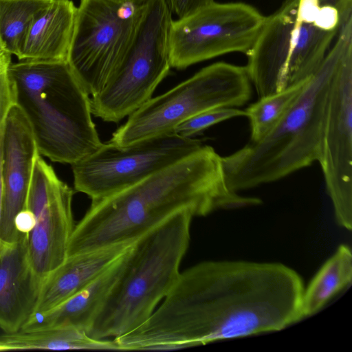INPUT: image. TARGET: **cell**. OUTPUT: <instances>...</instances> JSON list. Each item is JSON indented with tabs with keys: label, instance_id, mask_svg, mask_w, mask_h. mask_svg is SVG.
I'll list each match as a JSON object with an SVG mask.
<instances>
[{
	"label": "cell",
	"instance_id": "3",
	"mask_svg": "<svg viewBox=\"0 0 352 352\" xmlns=\"http://www.w3.org/2000/svg\"><path fill=\"white\" fill-rule=\"evenodd\" d=\"M352 47V21L344 23L318 69L279 123L263 138L221 157L226 184L236 192L278 181L318 162L333 80Z\"/></svg>",
	"mask_w": 352,
	"mask_h": 352
},
{
	"label": "cell",
	"instance_id": "31",
	"mask_svg": "<svg viewBox=\"0 0 352 352\" xmlns=\"http://www.w3.org/2000/svg\"><path fill=\"white\" fill-rule=\"evenodd\" d=\"M3 50V47H2L1 43V41H0V50Z\"/></svg>",
	"mask_w": 352,
	"mask_h": 352
},
{
	"label": "cell",
	"instance_id": "12",
	"mask_svg": "<svg viewBox=\"0 0 352 352\" xmlns=\"http://www.w3.org/2000/svg\"><path fill=\"white\" fill-rule=\"evenodd\" d=\"M74 190L38 155L34 162L26 207L36 223L28 233V256L34 272L45 278L67 258L75 224Z\"/></svg>",
	"mask_w": 352,
	"mask_h": 352
},
{
	"label": "cell",
	"instance_id": "7",
	"mask_svg": "<svg viewBox=\"0 0 352 352\" xmlns=\"http://www.w3.org/2000/svg\"><path fill=\"white\" fill-rule=\"evenodd\" d=\"M296 1L283 2L265 18L245 66L258 98L277 93L311 77L323 62L339 31L298 20Z\"/></svg>",
	"mask_w": 352,
	"mask_h": 352
},
{
	"label": "cell",
	"instance_id": "6",
	"mask_svg": "<svg viewBox=\"0 0 352 352\" xmlns=\"http://www.w3.org/2000/svg\"><path fill=\"white\" fill-rule=\"evenodd\" d=\"M252 96V82L245 66L218 62L205 67L187 80L151 98L128 116L109 141L126 146L173 132L175 128L203 111L238 107Z\"/></svg>",
	"mask_w": 352,
	"mask_h": 352
},
{
	"label": "cell",
	"instance_id": "26",
	"mask_svg": "<svg viewBox=\"0 0 352 352\" xmlns=\"http://www.w3.org/2000/svg\"><path fill=\"white\" fill-rule=\"evenodd\" d=\"M14 223L18 232L28 234L34 227L36 220L33 213L25 208L16 214Z\"/></svg>",
	"mask_w": 352,
	"mask_h": 352
},
{
	"label": "cell",
	"instance_id": "23",
	"mask_svg": "<svg viewBox=\"0 0 352 352\" xmlns=\"http://www.w3.org/2000/svg\"><path fill=\"white\" fill-rule=\"evenodd\" d=\"M245 116L243 110L235 107L209 109L198 113L177 126L173 132L186 138H193L211 126L236 117Z\"/></svg>",
	"mask_w": 352,
	"mask_h": 352
},
{
	"label": "cell",
	"instance_id": "27",
	"mask_svg": "<svg viewBox=\"0 0 352 352\" xmlns=\"http://www.w3.org/2000/svg\"><path fill=\"white\" fill-rule=\"evenodd\" d=\"M3 124L0 127V203L2 201L3 195V182H2V174H1V163H2V140H3Z\"/></svg>",
	"mask_w": 352,
	"mask_h": 352
},
{
	"label": "cell",
	"instance_id": "20",
	"mask_svg": "<svg viewBox=\"0 0 352 352\" xmlns=\"http://www.w3.org/2000/svg\"><path fill=\"white\" fill-rule=\"evenodd\" d=\"M352 279V253L349 246L340 245L322 265L306 289L301 302L302 318L320 310Z\"/></svg>",
	"mask_w": 352,
	"mask_h": 352
},
{
	"label": "cell",
	"instance_id": "14",
	"mask_svg": "<svg viewBox=\"0 0 352 352\" xmlns=\"http://www.w3.org/2000/svg\"><path fill=\"white\" fill-rule=\"evenodd\" d=\"M40 155L30 124L21 110L13 104L3 124L1 174L3 195L0 236L8 245L22 233L14 226V218L25 209L34 164Z\"/></svg>",
	"mask_w": 352,
	"mask_h": 352
},
{
	"label": "cell",
	"instance_id": "16",
	"mask_svg": "<svg viewBox=\"0 0 352 352\" xmlns=\"http://www.w3.org/2000/svg\"><path fill=\"white\" fill-rule=\"evenodd\" d=\"M132 243L117 244L67 256L44 278L34 314L47 311L85 289Z\"/></svg>",
	"mask_w": 352,
	"mask_h": 352
},
{
	"label": "cell",
	"instance_id": "19",
	"mask_svg": "<svg viewBox=\"0 0 352 352\" xmlns=\"http://www.w3.org/2000/svg\"><path fill=\"white\" fill-rule=\"evenodd\" d=\"M30 349L122 351L114 339H94L85 331L74 327L19 331L0 335V351Z\"/></svg>",
	"mask_w": 352,
	"mask_h": 352
},
{
	"label": "cell",
	"instance_id": "28",
	"mask_svg": "<svg viewBox=\"0 0 352 352\" xmlns=\"http://www.w3.org/2000/svg\"><path fill=\"white\" fill-rule=\"evenodd\" d=\"M116 2H120V3H134V4H145L149 0H110Z\"/></svg>",
	"mask_w": 352,
	"mask_h": 352
},
{
	"label": "cell",
	"instance_id": "5",
	"mask_svg": "<svg viewBox=\"0 0 352 352\" xmlns=\"http://www.w3.org/2000/svg\"><path fill=\"white\" fill-rule=\"evenodd\" d=\"M193 214L181 211L135 241L124 268L87 334L114 338L145 322L177 282Z\"/></svg>",
	"mask_w": 352,
	"mask_h": 352
},
{
	"label": "cell",
	"instance_id": "9",
	"mask_svg": "<svg viewBox=\"0 0 352 352\" xmlns=\"http://www.w3.org/2000/svg\"><path fill=\"white\" fill-rule=\"evenodd\" d=\"M145 4L80 1L67 62L89 95L98 93L121 63Z\"/></svg>",
	"mask_w": 352,
	"mask_h": 352
},
{
	"label": "cell",
	"instance_id": "10",
	"mask_svg": "<svg viewBox=\"0 0 352 352\" xmlns=\"http://www.w3.org/2000/svg\"><path fill=\"white\" fill-rule=\"evenodd\" d=\"M203 143L174 132L118 146L109 142L71 164L74 189L91 201L108 197L146 179L199 149Z\"/></svg>",
	"mask_w": 352,
	"mask_h": 352
},
{
	"label": "cell",
	"instance_id": "4",
	"mask_svg": "<svg viewBox=\"0 0 352 352\" xmlns=\"http://www.w3.org/2000/svg\"><path fill=\"white\" fill-rule=\"evenodd\" d=\"M14 104L28 120L40 155L72 164L102 144L91 99L67 61L11 63Z\"/></svg>",
	"mask_w": 352,
	"mask_h": 352
},
{
	"label": "cell",
	"instance_id": "30",
	"mask_svg": "<svg viewBox=\"0 0 352 352\" xmlns=\"http://www.w3.org/2000/svg\"><path fill=\"white\" fill-rule=\"evenodd\" d=\"M297 1V0H285V2H291V1Z\"/></svg>",
	"mask_w": 352,
	"mask_h": 352
},
{
	"label": "cell",
	"instance_id": "8",
	"mask_svg": "<svg viewBox=\"0 0 352 352\" xmlns=\"http://www.w3.org/2000/svg\"><path fill=\"white\" fill-rule=\"evenodd\" d=\"M172 12L167 0L144 6L132 43L103 88L92 96V114L118 122L149 100L171 68L169 30Z\"/></svg>",
	"mask_w": 352,
	"mask_h": 352
},
{
	"label": "cell",
	"instance_id": "24",
	"mask_svg": "<svg viewBox=\"0 0 352 352\" xmlns=\"http://www.w3.org/2000/svg\"><path fill=\"white\" fill-rule=\"evenodd\" d=\"M11 54L5 50H0V127L13 104L14 94L9 76V67L11 63Z\"/></svg>",
	"mask_w": 352,
	"mask_h": 352
},
{
	"label": "cell",
	"instance_id": "15",
	"mask_svg": "<svg viewBox=\"0 0 352 352\" xmlns=\"http://www.w3.org/2000/svg\"><path fill=\"white\" fill-rule=\"evenodd\" d=\"M27 240L22 233L0 256V328L5 333L20 331L34 314L44 280L30 265Z\"/></svg>",
	"mask_w": 352,
	"mask_h": 352
},
{
	"label": "cell",
	"instance_id": "18",
	"mask_svg": "<svg viewBox=\"0 0 352 352\" xmlns=\"http://www.w3.org/2000/svg\"><path fill=\"white\" fill-rule=\"evenodd\" d=\"M76 11L71 0H53L30 24L19 60L67 61Z\"/></svg>",
	"mask_w": 352,
	"mask_h": 352
},
{
	"label": "cell",
	"instance_id": "22",
	"mask_svg": "<svg viewBox=\"0 0 352 352\" xmlns=\"http://www.w3.org/2000/svg\"><path fill=\"white\" fill-rule=\"evenodd\" d=\"M309 78L277 93L259 98L245 110L250 124V141H259L279 123L302 91Z\"/></svg>",
	"mask_w": 352,
	"mask_h": 352
},
{
	"label": "cell",
	"instance_id": "11",
	"mask_svg": "<svg viewBox=\"0 0 352 352\" xmlns=\"http://www.w3.org/2000/svg\"><path fill=\"white\" fill-rule=\"evenodd\" d=\"M244 3H212L173 20L169 30L171 67L184 69L231 52L247 54L265 21Z\"/></svg>",
	"mask_w": 352,
	"mask_h": 352
},
{
	"label": "cell",
	"instance_id": "25",
	"mask_svg": "<svg viewBox=\"0 0 352 352\" xmlns=\"http://www.w3.org/2000/svg\"><path fill=\"white\" fill-rule=\"evenodd\" d=\"M167 1L172 13L179 19L190 14L214 0H167Z\"/></svg>",
	"mask_w": 352,
	"mask_h": 352
},
{
	"label": "cell",
	"instance_id": "29",
	"mask_svg": "<svg viewBox=\"0 0 352 352\" xmlns=\"http://www.w3.org/2000/svg\"><path fill=\"white\" fill-rule=\"evenodd\" d=\"M1 203H0V215H1ZM8 244H6L1 238L0 236V256H1L3 252L7 247Z\"/></svg>",
	"mask_w": 352,
	"mask_h": 352
},
{
	"label": "cell",
	"instance_id": "13",
	"mask_svg": "<svg viewBox=\"0 0 352 352\" xmlns=\"http://www.w3.org/2000/svg\"><path fill=\"white\" fill-rule=\"evenodd\" d=\"M318 162L337 223L352 226V47L335 74Z\"/></svg>",
	"mask_w": 352,
	"mask_h": 352
},
{
	"label": "cell",
	"instance_id": "1",
	"mask_svg": "<svg viewBox=\"0 0 352 352\" xmlns=\"http://www.w3.org/2000/svg\"><path fill=\"white\" fill-rule=\"evenodd\" d=\"M302 280L278 263L208 261L183 272L150 318L114 338L169 350L282 330L302 319Z\"/></svg>",
	"mask_w": 352,
	"mask_h": 352
},
{
	"label": "cell",
	"instance_id": "2",
	"mask_svg": "<svg viewBox=\"0 0 352 352\" xmlns=\"http://www.w3.org/2000/svg\"><path fill=\"white\" fill-rule=\"evenodd\" d=\"M256 197L231 190L221 156L208 145L135 184L91 201L75 226L67 256L117 244L132 243L175 214L194 217L219 209L259 205Z\"/></svg>",
	"mask_w": 352,
	"mask_h": 352
},
{
	"label": "cell",
	"instance_id": "21",
	"mask_svg": "<svg viewBox=\"0 0 352 352\" xmlns=\"http://www.w3.org/2000/svg\"><path fill=\"white\" fill-rule=\"evenodd\" d=\"M53 0H0V41L18 56L34 19Z\"/></svg>",
	"mask_w": 352,
	"mask_h": 352
},
{
	"label": "cell",
	"instance_id": "17",
	"mask_svg": "<svg viewBox=\"0 0 352 352\" xmlns=\"http://www.w3.org/2000/svg\"><path fill=\"white\" fill-rule=\"evenodd\" d=\"M131 246L87 287L47 311L33 314L20 331L74 327L87 331L119 278Z\"/></svg>",
	"mask_w": 352,
	"mask_h": 352
}]
</instances>
